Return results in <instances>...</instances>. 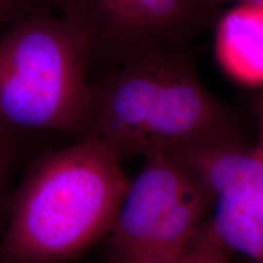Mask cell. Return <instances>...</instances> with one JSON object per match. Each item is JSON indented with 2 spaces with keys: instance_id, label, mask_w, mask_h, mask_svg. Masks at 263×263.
<instances>
[{
  "instance_id": "6da1fadb",
  "label": "cell",
  "mask_w": 263,
  "mask_h": 263,
  "mask_svg": "<svg viewBox=\"0 0 263 263\" xmlns=\"http://www.w3.org/2000/svg\"><path fill=\"white\" fill-rule=\"evenodd\" d=\"M121 160L85 138L33 161L9 197L0 263H68L106 239L130 183Z\"/></svg>"
},
{
  "instance_id": "7a4b0ae2",
  "label": "cell",
  "mask_w": 263,
  "mask_h": 263,
  "mask_svg": "<svg viewBox=\"0 0 263 263\" xmlns=\"http://www.w3.org/2000/svg\"><path fill=\"white\" fill-rule=\"evenodd\" d=\"M87 138L121 159L207 143L245 139L238 117L207 90L190 50L160 52L93 78Z\"/></svg>"
},
{
  "instance_id": "3957f363",
  "label": "cell",
  "mask_w": 263,
  "mask_h": 263,
  "mask_svg": "<svg viewBox=\"0 0 263 263\" xmlns=\"http://www.w3.org/2000/svg\"><path fill=\"white\" fill-rule=\"evenodd\" d=\"M91 81L84 39L51 8L34 10L0 32V123L10 129L85 139Z\"/></svg>"
},
{
  "instance_id": "277c9868",
  "label": "cell",
  "mask_w": 263,
  "mask_h": 263,
  "mask_svg": "<svg viewBox=\"0 0 263 263\" xmlns=\"http://www.w3.org/2000/svg\"><path fill=\"white\" fill-rule=\"evenodd\" d=\"M215 197L170 153L144 156L105 239L111 263H176L209 219Z\"/></svg>"
},
{
  "instance_id": "5b68a950",
  "label": "cell",
  "mask_w": 263,
  "mask_h": 263,
  "mask_svg": "<svg viewBox=\"0 0 263 263\" xmlns=\"http://www.w3.org/2000/svg\"><path fill=\"white\" fill-rule=\"evenodd\" d=\"M84 39L90 70L189 50L218 14L216 0H49Z\"/></svg>"
},
{
  "instance_id": "8992f818",
  "label": "cell",
  "mask_w": 263,
  "mask_h": 263,
  "mask_svg": "<svg viewBox=\"0 0 263 263\" xmlns=\"http://www.w3.org/2000/svg\"><path fill=\"white\" fill-rule=\"evenodd\" d=\"M166 153L215 197L211 219L226 244L263 263V146L227 139Z\"/></svg>"
},
{
  "instance_id": "52a82bcc",
  "label": "cell",
  "mask_w": 263,
  "mask_h": 263,
  "mask_svg": "<svg viewBox=\"0 0 263 263\" xmlns=\"http://www.w3.org/2000/svg\"><path fill=\"white\" fill-rule=\"evenodd\" d=\"M216 55L230 77L263 85V4H238L217 22Z\"/></svg>"
},
{
  "instance_id": "ba28073f",
  "label": "cell",
  "mask_w": 263,
  "mask_h": 263,
  "mask_svg": "<svg viewBox=\"0 0 263 263\" xmlns=\"http://www.w3.org/2000/svg\"><path fill=\"white\" fill-rule=\"evenodd\" d=\"M228 251L207 219L176 263H230Z\"/></svg>"
},
{
  "instance_id": "9c48e42d",
  "label": "cell",
  "mask_w": 263,
  "mask_h": 263,
  "mask_svg": "<svg viewBox=\"0 0 263 263\" xmlns=\"http://www.w3.org/2000/svg\"><path fill=\"white\" fill-rule=\"evenodd\" d=\"M20 134L22 133L10 129L0 123V228L2 230L4 227L6 206L9 201V197L6 195L9 178L18 155Z\"/></svg>"
},
{
  "instance_id": "30bf717a",
  "label": "cell",
  "mask_w": 263,
  "mask_h": 263,
  "mask_svg": "<svg viewBox=\"0 0 263 263\" xmlns=\"http://www.w3.org/2000/svg\"><path fill=\"white\" fill-rule=\"evenodd\" d=\"M50 8L49 0H0V32L37 9Z\"/></svg>"
},
{
  "instance_id": "8fae6325",
  "label": "cell",
  "mask_w": 263,
  "mask_h": 263,
  "mask_svg": "<svg viewBox=\"0 0 263 263\" xmlns=\"http://www.w3.org/2000/svg\"><path fill=\"white\" fill-rule=\"evenodd\" d=\"M223 2H235L238 4H263V0H217L218 4Z\"/></svg>"
},
{
  "instance_id": "7c38bea8",
  "label": "cell",
  "mask_w": 263,
  "mask_h": 263,
  "mask_svg": "<svg viewBox=\"0 0 263 263\" xmlns=\"http://www.w3.org/2000/svg\"><path fill=\"white\" fill-rule=\"evenodd\" d=\"M216 2H217V0H216Z\"/></svg>"
}]
</instances>
